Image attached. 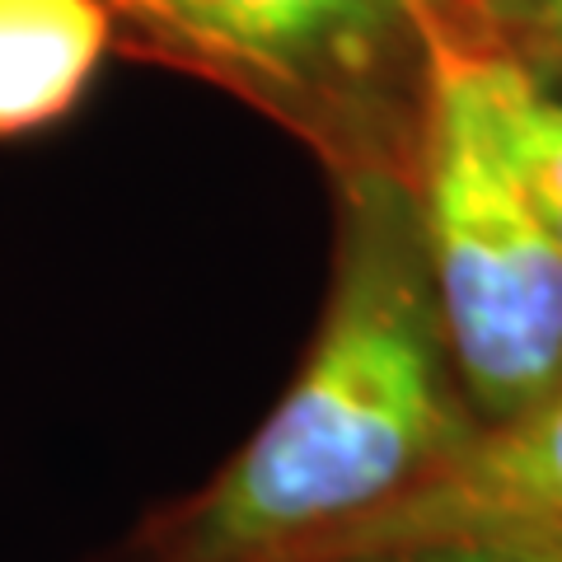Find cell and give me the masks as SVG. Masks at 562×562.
I'll list each match as a JSON object with an SVG mask.
<instances>
[{
  "mask_svg": "<svg viewBox=\"0 0 562 562\" xmlns=\"http://www.w3.org/2000/svg\"><path fill=\"white\" fill-rule=\"evenodd\" d=\"M333 206L328 295L291 384L202 487L140 520L132 562H295L487 431L436 305L413 179H338Z\"/></svg>",
  "mask_w": 562,
  "mask_h": 562,
  "instance_id": "6da1fadb",
  "label": "cell"
},
{
  "mask_svg": "<svg viewBox=\"0 0 562 562\" xmlns=\"http://www.w3.org/2000/svg\"><path fill=\"white\" fill-rule=\"evenodd\" d=\"M113 47L192 70L286 127L328 179H413L436 47L427 0H99ZM460 43V38H454Z\"/></svg>",
  "mask_w": 562,
  "mask_h": 562,
  "instance_id": "7a4b0ae2",
  "label": "cell"
},
{
  "mask_svg": "<svg viewBox=\"0 0 562 562\" xmlns=\"http://www.w3.org/2000/svg\"><path fill=\"white\" fill-rule=\"evenodd\" d=\"M487 47H436L413 198L464 394L502 427L562 394V249L506 150Z\"/></svg>",
  "mask_w": 562,
  "mask_h": 562,
  "instance_id": "3957f363",
  "label": "cell"
},
{
  "mask_svg": "<svg viewBox=\"0 0 562 562\" xmlns=\"http://www.w3.org/2000/svg\"><path fill=\"white\" fill-rule=\"evenodd\" d=\"M562 530V394L502 427H487L450 469L403 502L324 539L295 562H324L394 543L454 535H539Z\"/></svg>",
  "mask_w": 562,
  "mask_h": 562,
  "instance_id": "277c9868",
  "label": "cell"
},
{
  "mask_svg": "<svg viewBox=\"0 0 562 562\" xmlns=\"http://www.w3.org/2000/svg\"><path fill=\"white\" fill-rule=\"evenodd\" d=\"M113 47L99 0H0V140L61 122Z\"/></svg>",
  "mask_w": 562,
  "mask_h": 562,
  "instance_id": "5b68a950",
  "label": "cell"
},
{
  "mask_svg": "<svg viewBox=\"0 0 562 562\" xmlns=\"http://www.w3.org/2000/svg\"><path fill=\"white\" fill-rule=\"evenodd\" d=\"M487 90L506 150L562 249V85L535 76L506 47H487Z\"/></svg>",
  "mask_w": 562,
  "mask_h": 562,
  "instance_id": "8992f818",
  "label": "cell"
},
{
  "mask_svg": "<svg viewBox=\"0 0 562 562\" xmlns=\"http://www.w3.org/2000/svg\"><path fill=\"white\" fill-rule=\"evenodd\" d=\"M324 562H562V530L422 539V543H394V549H366Z\"/></svg>",
  "mask_w": 562,
  "mask_h": 562,
  "instance_id": "52a82bcc",
  "label": "cell"
},
{
  "mask_svg": "<svg viewBox=\"0 0 562 562\" xmlns=\"http://www.w3.org/2000/svg\"><path fill=\"white\" fill-rule=\"evenodd\" d=\"M487 24L520 66L562 85V0H487Z\"/></svg>",
  "mask_w": 562,
  "mask_h": 562,
  "instance_id": "ba28073f",
  "label": "cell"
},
{
  "mask_svg": "<svg viewBox=\"0 0 562 562\" xmlns=\"http://www.w3.org/2000/svg\"><path fill=\"white\" fill-rule=\"evenodd\" d=\"M427 5L441 14V24L460 43H497L487 24V0H427Z\"/></svg>",
  "mask_w": 562,
  "mask_h": 562,
  "instance_id": "9c48e42d",
  "label": "cell"
},
{
  "mask_svg": "<svg viewBox=\"0 0 562 562\" xmlns=\"http://www.w3.org/2000/svg\"><path fill=\"white\" fill-rule=\"evenodd\" d=\"M122 562H132V558H127V553H122Z\"/></svg>",
  "mask_w": 562,
  "mask_h": 562,
  "instance_id": "30bf717a",
  "label": "cell"
}]
</instances>
